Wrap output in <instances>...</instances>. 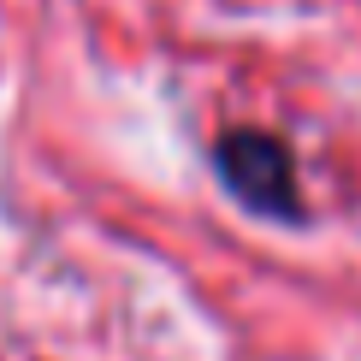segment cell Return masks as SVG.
Segmentation results:
<instances>
[{"mask_svg": "<svg viewBox=\"0 0 361 361\" xmlns=\"http://www.w3.org/2000/svg\"><path fill=\"white\" fill-rule=\"evenodd\" d=\"M214 166L225 178V190L255 214L273 219H296L302 214V190H296V160L273 130H225L214 142Z\"/></svg>", "mask_w": 361, "mask_h": 361, "instance_id": "obj_1", "label": "cell"}]
</instances>
